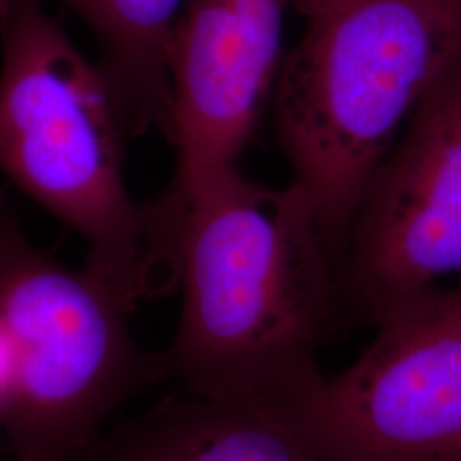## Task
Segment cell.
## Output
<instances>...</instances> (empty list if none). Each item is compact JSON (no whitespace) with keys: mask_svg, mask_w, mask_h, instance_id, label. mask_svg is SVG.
I'll return each instance as SVG.
<instances>
[{"mask_svg":"<svg viewBox=\"0 0 461 461\" xmlns=\"http://www.w3.org/2000/svg\"><path fill=\"white\" fill-rule=\"evenodd\" d=\"M93 461H323L296 419L207 396H167L116 428Z\"/></svg>","mask_w":461,"mask_h":461,"instance_id":"8","label":"cell"},{"mask_svg":"<svg viewBox=\"0 0 461 461\" xmlns=\"http://www.w3.org/2000/svg\"><path fill=\"white\" fill-rule=\"evenodd\" d=\"M0 426H2V420H0Z\"/></svg>","mask_w":461,"mask_h":461,"instance_id":"11","label":"cell"},{"mask_svg":"<svg viewBox=\"0 0 461 461\" xmlns=\"http://www.w3.org/2000/svg\"><path fill=\"white\" fill-rule=\"evenodd\" d=\"M183 304L163 352L183 392L301 419L325 376L318 354L348 325L337 265L308 195L238 166L202 183L176 232Z\"/></svg>","mask_w":461,"mask_h":461,"instance_id":"1","label":"cell"},{"mask_svg":"<svg viewBox=\"0 0 461 461\" xmlns=\"http://www.w3.org/2000/svg\"><path fill=\"white\" fill-rule=\"evenodd\" d=\"M98 38L99 67L131 137L161 131L173 140L169 72L173 32L186 0H66Z\"/></svg>","mask_w":461,"mask_h":461,"instance_id":"9","label":"cell"},{"mask_svg":"<svg viewBox=\"0 0 461 461\" xmlns=\"http://www.w3.org/2000/svg\"><path fill=\"white\" fill-rule=\"evenodd\" d=\"M294 0H186L173 32L169 72L176 169L158 212L176 219L188 197L238 166L284 62Z\"/></svg>","mask_w":461,"mask_h":461,"instance_id":"7","label":"cell"},{"mask_svg":"<svg viewBox=\"0 0 461 461\" xmlns=\"http://www.w3.org/2000/svg\"><path fill=\"white\" fill-rule=\"evenodd\" d=\"M16 384V352L14 344L0 320V420L5 412Z\"/></svg>","mask_w":461,"mask_h":461,"instance_id":"10","label":"cell"},{"mask_svg":"<svg viewBox=\"0 0 461 461\" xmlns=\"http://www.w3.org/2000/svg\"><path fill=\"white\" fill-rule=\"evenodd\" d=\"M461 279V66L415 112L348 224L337 277L348 325Z\"/></svg>","mask_w":461,"mask_h":461,"instance_id":"6","label":"cell"},{"mask_svg":"<svg viewBox=\"0 0 461 461\" xmlns=\"http://www.w3.org/2000/svg\"><path fill=\"white\" fill-rule=\"evenodd\" d=\"M301 419L323 461H461V279L390 306Z\"/></svg>","mask_w":461,"mask_h":461,"instance_id":"5","label":"cell"},{"mask_svg":"<svg viewBox=\"0 0 461 461\" xmlns=\"http://www.w3.org/2000/svg\"><path fill=\"white\" fill-rule=\"evenodd\" d=\"M133 312L34 247L0 195V320L16 352L2 428L14 461L81 460L110 415L167 379L163 352L135 344Z\"/></svg>","mask_w":461,"mask_h":461,"instance_id":"4","label":"cell"},{"mask_svg":"<svg viewBox=\"0 0 461 461\" xmlns=\"http://www.w3.org/2000/svg\"><path fill=\"white\" fill-rule=\"evenodd\" d=\"M294 9L304 30L280 67L276 125L337 265L379 165L461 66V0H294Z\"/></svg>","mask_w":461,"mask_h":461,"instance_id":"2","label":"cell"},{"mask_svg":"<svg viewBox=\"0 0 461 461\" xmlns=\"http://www.w3.org/2000/svg\"><path fill=\"white\" fill-rule=\"evenodd\" d=\"M129 137L101 67L43 0H0V166L83 236L86 274L137 308L163 291L148 203L133 202L123 178Z\"/></svg>","mask_w":461,"mask_h":461,"instance_id":"3","label":"cell"}]
</instances>
